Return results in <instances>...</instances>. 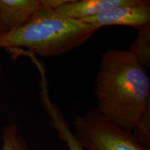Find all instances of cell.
<instances>
[{
	"mask_svg": "<svg viewBox=\"0 0 150 150\" xmlns=\"http://www.w3.org/2000/svg\"><path fill=\"white\" fill-rule=\"evenodd\" d=\"M131 132L140 145L150 149V104H148Z\"/></svg>",
	"mask_w": 150,
	"mask_h": 150,
	"instance_id": "cell-10",
	"label": "cell"
},
{
	"mask_svg": "<svg viewBox=\"0 0 150 150\" xmlns=\"http://www.w3.org/2000/svg\"><path fill=\"white\" fill-rule=\"evenodd\" d=\"M40 97L44 109L49 117V123L57 133L58 137L66 144L68 150H83L75 138L63 112L52 102L48 93V82L45 71H40Z\"/></svg>",
	"mask_w": 150,
	"mask_h": 150,
	"instance_id": "cell-5",
	"label": "cell"
},
{
	"mask_svg": "<svg viewBox=\"0 0 150 150\" xmlns=\"http://www.w3.org/2000/svg\"><path fill=\"white\" fill-rule=\"evenodd\" d=\"M97 30L53 9H42L20 27L0 33V48L25 47L33 55L60 56L86 44Z\"/></svg>",
	"mask_w": 150,
	"mask_h": 150,
	"instance_id": "cell-2",
	"label": "cell"
},
{
	"mask_svg": "<svg viewBox=\"0 0 150 150\" xmlns=\"http://www.w3.org/2000/svg\"><path fill=\"white\" fill-rule=\"evenodd\" d=\"M1 74V68H0V75Z\"/></svg>",
	"mask_w": 150,
	"mask_h": 150,
	"instance_id": "cell-12",
	"label": "cell"
},
{
	"mask_svg": "<svg viewBox=\"0 0 150 150\" xmlns=\"http://www.w3.org/2000/svg\"><path fill=\"white\" fill-rule=\"evenodd\" d=\"M74 135L83 150H150L126 130L104 117L96 108L75 116Z\"/></svg>",
	"mask_w": 150,
	"mask_h": 150,
	"instance_id": "cell-3",
	"label": "cell"
},
{
	"mask_svg": "<svg viewBox=\"0 0 150 150\" xmlns=\"http://www.w3.org/2000/svg\"><path fill=\"white\" fill-rule=\"evenodd\" d=\"M2 148L1 150H32L26 140L18 132L16 124L4 127L1 131Z\"/></svg>",
	"mask_w": 150,
	"mask_h": 150,
	"instance_id": "cell-9",
	"label": "cell"
},
{
	"mask_svg": "<svg viewBox=\"0 0 150 150\" xmlns=\"http://www.w3.org/2000/svg\"><path fill=\"white\" fill-rule=\"evenodd\" d=\"M95 93L96 109L131 131L150 104V79L128 50L108 49L101 56Z\"/></svg>",
	"mask_w": 150,
	"mask_h": 150,
	"instance_id": "cell-1",
	"label": "cell"
},
{
	"mask_svg": "<svg viewBox=\"0 0 150 150\" xmlns=\"http://www.w3.org/2000/svg\"><path fill=\"white\" fill-rule=\"evenodd\" d=\"M141 1L142 0H70L55 11L67 18L81 20L110 9L137 4Z\"/></svg>",
	"mask_w": 150,
	"mask_h": 150,
	"instance_id": "cell-6",
	"label": "cell"
},
{
	"mask_svg": "<svg viewBox=\"0 0 150 150\" xmlns=\"http://www.w3.org/2000/svg\"><path fill=\"white\" fill-rule=\"evenodd\" d=\"M2 32H4V28L1 23V20H0V33H2Z\"/></svg>",
	"mask_w": 150,
	"mask_h": 150,
	"instance_id": "cell-11",
	"label": "cell"
},
{
	"mask_svg": "<svg viewBox=\"0 0 150 150\" xmlns=\"http://www.w3.org/2000/svg\"><path fill=\"white\" fill-rule=\"evenodd\" d=\"M43 0H0V20L4 31L20 27L39 11Z\"/></svg>",
	"mask_w": 150,
	"mask_h": 150,
	"instance_id": "cell-7",
	"label": "cell"
},
{
	"mask_svg": "<svg viewBox=\"0 0 150 150\" xmlns=\"http://www.w3.org/2000/svg\"><path fill=\"white\" fill-rule=\"evenodd\" d=\"M128 51L136 58L144 68H150V23L138 30V35Z\"/></svg>",
	"mask_w": 150,
	"mask_h": 150,
	"instance_id": "cell-8",
	"label": "cell"
},
{
	"mask_svg": "<svg viewBox=\"0 0 150 150\" xmlns=\"http://www.w3.org/2000/svg\"><path fill=\"white\" fill-rule=\"evenodd\" d=\"M80 21L100 29L106 26H125L138 30L150 23V1L118 7Z\"/></svg>",
	"mask_w": 150,
	"mask_h": 150,
	"instance_id": "cell-4",
	"label": "cell"
}]
</instances>
